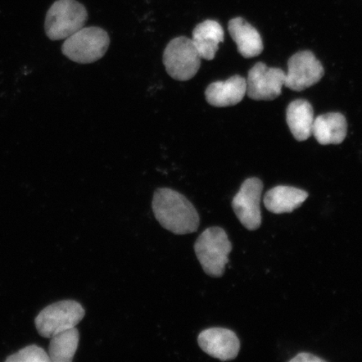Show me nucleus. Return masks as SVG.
I'll return each mask as SVG.
<instances>
[{
  "label": "nucleus",
  "mask_w": 362,
  "mask_h": 362,
  "mask_svg": "<svg viewBox=\"0 0 362 362\" xmlns=\"http://www.w3.org/2000/svg\"><path fill=\"white\" fill-rule=\"evenodd\" d=\"M264 185L259 178L247 179L233 200V208L240 223L249 230H255L262 224L260 202Z\"/></svg>",
  "instance_id": "obj_8"
},
{
  "label": "nucleus",
  "mask_w": 362,
  "mask_h": 362,
  "mask_svg": "<svg viewBox=\"0 0 362 362\" xmlns=\"http://www.w3.org/2000/svg\"><path fill=\"white\" fill-rule=\"evenodd\" d=\"M198 344L204 352L221 361L236 358L240 351V341L233 330L210 328L199 334Z\"/></svg>",
  "instance_id": "obj_10"
},
{
  "label": "nucleus",
  "mask_w": 362,
  "mask_h": 362,
  "mask_svg": "<svg viewBox=\"0 0 362 362\" xmlns=\"http://www.w3.org/2000/svg\"><path fill=\"white\" fill-rule=\"evenodd\" d=\"M286 120L293 138L298 141H305L310 137L313 130V107L304 99H297L288 106Z\"/></svg>",
  "instance_id": "obj_16"
},
{
  "label": "nucleus",
  "mask_w": 362,
  "mask_h": 362,
  "mask_svg": "<svg viewBox=\"0 0 362 362\" xmlns=\"http://www.w3.org/2000/svg\"><path fill=\"white\" fill-rule=\"evenodd\" d=\"M110 38L105 30L98 27H83L66 38L62 51L71 61L89 64L105 55Z\"/></svg>",
  "instance_id": "obj_3"
},
{
  "label": "nucleus",
  "mask_w": 362,
  "mask_h": 362,
  "mask_svg": "<svg viewBox=\"0 0 362 362\" xmlns=\"http://www.w3.org/2000/svg\"><path fill=\"white\" fill-rule=\"evenodd\" d=\"M192 40L202 59L211 61L223 42L224 30L218 22L207 20L194 27Z\"/></svg>",
  "instance_id": "obj_14"
},
{
  "label": "nucleus",
  "mask_w": 362,
  "mask_h": 362,
  "mask_svg": "<svg viewBox=\"0 0 362 362\" xmlns=\"http://www.w3.org/2000/svg\"><path fill=\"white\" fill-rule=\"evenodd\" d=\"M88 19V12L76 0H57L45 17V34L52 40H66L81 28Z\"/></svg>",
  "instance_id": "obj_4"
},
{
  "label": "nucleus",
  "mask_w": 362,
  "mask_h": 362,
  "mask_svg": "<svg viewBox=\"0 0 362 362\" xmlns=\"http://www.w3.org/2000/svg\"><path fill=\"white\" fill-rule=\"evenodd\" d=\"M84 316L85 310L78 302L62 300L45 307L36 317L35 323L40 336L51 339L58 333L76 327Z\"/></svg>",
  "instance_id": "obj_5"
},
{
  "label": "nucleus",
  "mask_w": 362,
  "mask_h": 362,
  "mask_svg": "<svg viewBox=\"0 0 362 362\" xmlns=\"http://www.w3.org/2000/svg\"><path fill=\"white\" fill-rule=\"evenodd\" d=\"M324 74V67L313 52H298L288 62V72L285 74L284 86L296 92H300L318 83Z\"/></svg>",
  "instance_id": "obj_7"
},
{
  "label": "nucleus",
  "mask_w": 362,
  "mask_h": 362,
  "mask_svg": "<svg viewBox=\"0 0 362 362\" xmlns=\"http://www.w3.org/2000/svg\"><path fill=\"white\" fill-rule=\"evenodd\" d=\"M246 94L247 81L238 75L210 84L205 93L207 103L217 107L236 105Z\"/></svg>",
  "instance_id": "obj_11"
},
{
  "label": "nucleus",
  "mask_w": 362,
  "mask_h": 362,
  "mask_svg": "<svg viewBox=\"0 0 362 362\" xmlns=\"http://www.w3.org/2000/svg\"><path fill=\"white\" fill-rule=\"evenodd\" d=\"M153 211L160 224L177 235L196 233L200 216L183 194L169 188L158 189L153 194Z\"/></svg>",
  "instance_id": "obj_1"
},
{
  "label": "nucleus",
  "mask_w": 362,
  "mask_h": 362,
  "mask_svg": "<svg viewBox=\"0 0 362 362\" xmlns=\"http://www.w3.org/2000/svg\"><path fill=\"white\" fill-rule=\"evenodd\" d=\"M347 128L345 116L339 112H329L316 117L312 134L322 146L339 144L346 137Z\"/></svg>",
  "instance_id": "obj_13"
},
{
  "label": "nucleus",
  "mask_w": 362,
  "mask_h": 362,
  "mask_svg": "<svg viewBox=\"0 0 362 362\" xmlns=\"http://www.w3.org/2000/svg\"><path fill=\"white\" fill-rule=\"evenodd\" d=\"M247 81V94L257 101L274 100L280 96L284 86L285 72L279 68L269 67L257 62L249 71Z\"/></svg>",
  "instance_id": "obj_9"
},
{
  "label": "nucleus",
  "mask_w": 362,
  "mask_h": 362,
  "mask_svg": "<svg viewBox=\"0 0 362 362\" xmlns=\"http://www.w3.org/2000/svg\"><path fill=\"white\" fill-rule=\"evenodd\" d=\"M292 362H324L323 359L315 355L310 354V353L303 352L300 354L297 355L291 360Z\"/></svg>",
  "instance_id": "obj_19"
},
{
  "label": "nucleus",
  "mask_w": 362,
  "mask_h": 362,
  "mask_svg": "<svg viewBox=\"0 0 362 362\" xmlns=\"http://www.w3.org/2000/svg\"><path fill=\"white\" fill-rule=\"evenodd\" d=\"M308 197L309 194L303 189L279 185L266 193L264 206L272 214H291L300 207Z\"/></svg>",
  "instance_id": "obj_15"
},
{
  "label": "nucleus",
  "mask_w": 362,
  "mask_h": 362,
  "mask_svg": "<svg viewBox=\"0 0 362 362\" xmlns=\"http://www.w3.org/2000/svg\"><path fill=\"white\" fill-rule=\"evenodd\" d=\"M163 62L172 78L185 81L197 75L201 67L202 57L192 40L180 36L167 45Z\"/></svg>",
  "instance_id": "obj_6"
},
{
  "label": "nucleus",
  "mask_w": 362,
  "mask_h": 362,
  "mask_svg": "<svg viewBox=\"0 0 362 362\" xmlns=\"http://www.w3.org/2000/svg\"><path fill=\"white\" fill-rule=\"evenodd\" d=\"M232 249L228 234L218 226L204 230L194 243V252L203 270L214 278L223 275Z\"/></svg>",
  "instance_id": "obj_2"
},
{
  "label": "nucleus",
  "mask_w": 362,
  "mask_h": 362,
  "mask_svg": "<svg viewBox=\"0 0 362 362\" xmlns=\"http://www.w3.org/2000/svg\"><path fill=\"white\" fill-rule=\"evenodd\" d=\"M228 30L238 45V52L243 57H256L264 51V44L259 31L243 18L237 17L230 20Z\"/></svg>",
  "instance_id": "obj_12"
},
{
  "label": "nucleus",
  "mask_w": 362,
  "mask_h": 362,
  "mask_svg": "<svg viewBox=\"0 0 362 362\" xmlns=\"http://www.w3.org/2000/svg\"><path fill=\"white\" fill-rule=\"evenodd\" d=\"M80 334L76 327L64 330L51 338L49 357L52 362H71L78 350Z\"/></svg>",
  "instance_id": "obj_17"
},
{
  "label": "nucleus",
  "mask_w": 362,
  "mask_h": 362,
  "mask_svg": "<svg viewBox=\"0 0 362 362\" xmlns=\"http://www.w3.org/2000/svg\"><path fill=\"white\" fill-rule=\"evenodd\" d=\"M6 362H49L47 352L36 345H30L23 348L6 359Z\"/></svg>",
  "instance_id": "obj_18"
}]
</instances>
